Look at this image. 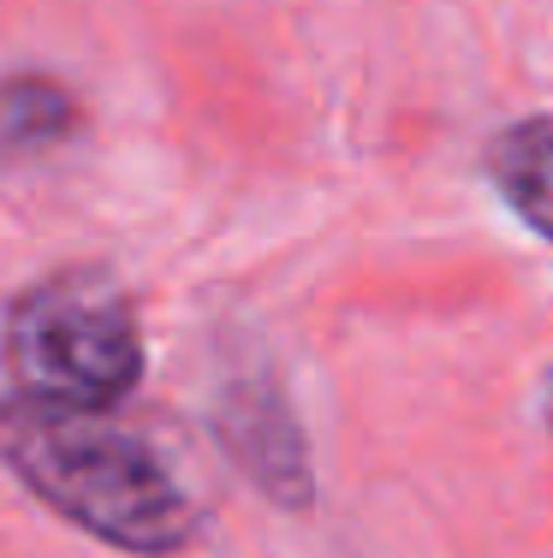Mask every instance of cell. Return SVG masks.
<instances>
[{"instance_id": "cell-1", "label": "cell", "mask_w": 553, "mask_h": 558, "mask_svg": "<svg viewBox=\"0 0 553 558\" xmlns=\"http://www.w3.org/2000/svg\"><path fill=\"white\" fill-rule=\"evenodd\" d=\"M0 463L55 517L113 553L173 558L203 535V511L161 451L108 422V410L0 398Z\"/></svg>"}, {"instance_id": "cell-2", "label": "cell", "mask_w": 553, "mask_h": 558, "mask_svg": "<svg viewBox=\"0 0 553 558\" xmlns=\"http://www.w3.org/2000/svg\"><path fill=\"white\" fill-rule=\"evenodd\" d=\"M0 368L12 375L19 398L72 404V410H113L143 380L137 310L96 268L48 274L7 303Z\"/></svg>"}, {"instance_id": "cell-3", "label": "cell", "mask_w": 553, "mask_h": 558, "mask_svg": "<svg viewBox=\"0 0 553 558\" xmlns=\"http://www.w3.org/2000/svg\"><path fill=\"white\" fill-rule=\"evenodd\" d=\"M208 428H215L220 451L239 463V475L256 487L268 505L304 517L315 505V470H310V440L298 404L286 392L280 368L268 356H244L220 375L215 404H208Z\"/></svg>"}, {"instance_id": "cell-4", "label": "cell", "mask_w": 553, "mask_h": 558, "mask_svg": "<svg viewBox=\"0 0 553 558\" xmlns=\"http://www.w3.org/2000/svg\"><path fill=\"white\" fill-rule=\"evenodd\" d=\"M482 172H489L500 203L536 238L553 244V113H530V119L500 125L489 137V149H482Z\"/></svg>"}, {"instance_id": "cell-5", "label": "cell", "mask_w": 553, "mask_h": 558, "mask_svg": "<svg viewBox=\"0 0 553 558\" xmlns=\"http://www.w3.org/2000/svg\"><path fill=\"white\" fill-rule=\"evenodd\" d=\"M84 125L72 84L55 72H7L0 77V155L7 161H31V155L65 149Z\"/></svg>"}, {"instance_id": "cell-6", "label": "cell", "mask_w": 553, "mask_h": 558, "mask_svg": "<svg viewBox=\"0 0 553 558\" xmlns=\"http://www.w3.org/2000/svg\"><path fill=\"white\" fill-rule=\"evenodd\" d=\"M548 416H553V380H548Z\"/></svg>"}]
</instances>
